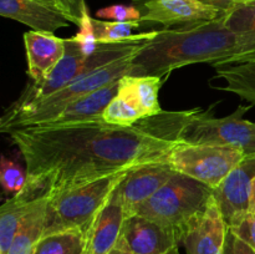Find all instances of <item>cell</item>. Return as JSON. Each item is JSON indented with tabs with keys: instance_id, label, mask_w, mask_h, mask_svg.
<instances>
[{
	"instance_id": "obj_17",
	"label": "cell",
	"mask_w": 255,
	"mask_h": 254,
	"mask_svg": "<svg viewBox=\"0 0 255 254\" xmlns=\"http://www.w3.org/2000/svg\"><path fill=\"white\" fill-rule=\"evenodd\" d=\"M119 81L120 80H117L92 94L75 100L45 125L77 124L102 119V114L107 105L116 97L119 91Z\"/></svg>"
},
{
	"instance_id": "obj_11",
	"label": "cell",
	"mask_w": 255,
	"mask_h": 254,
	"mask_svg": "<svg viewBox=\"0 0 255 254\" xmlns=\"http://www.w3.org/2000/svg\"><path fill=\"white\" fill-rule=\"evenodd\" d=\"M176 173L167 162L144 164L131 169L117 186L127 218L133 216L137 209L153 197Z\"/></svg>"
},
{
	"instance_id": "obj_5",
	"label": "cell",
	"mask_w": 255,
	"mask_h": 254,
	"mask_svg": "<svg viewBox=\"0 0 255 254\" xmlns=\"http://www.w3.org/2000/svg\"><path fill=\"white\" fill-rule=\"evenodd\" d=\"M213 189L184 174L176 173L134 214L174 229L183 239L189 224L206 211Z\"/></svg>"
},
{
	"instance_id": "obj_2",
	"label": "cell",
	"mask_w": 255,
	"mask_h": 254,
	"mask_svg": "<svg viewBox=\"0 0 255 254\" xmlns=\"http://www.w3.org/2000/svg\"><path fill=\"white\" fill-rule=\"evenodd\" d=\"M226 15V14H224ZM184 25L177 29L156 30L131 65L133 76H159L193 64L224 66L234 56L237 41L226 17Z\"/></svg>"
},
{
	"instance_id": "obj_34",
	"label": "cell",
	"mask_w": 255,
	"mask_h": 254,
	"mask_svg": "<svg viewBox=\"0 0 255 254\" xmlns=\"http://www.w3.org/2000/svg\"><path fill=\"white\" fill-rule=\"evenodd\" d=\"M166 254H179L178 247H177V248H174V249H172V251H169L168 253H166Z\"/></svg>"
},
{
	"instance_id": "obj_31",
	"label": "cell",
	"mask_w": 255,
	"mask_h": 254,
	"mask_svg": "<svg viewBox=\"0 0 255 254\" xmlns=\"http://www.w3.org/2000/svg\"><path fill=\"white\" fill-rule=\"evenodd\" d=\"M206 4L212 5V6H216L218 9L223 10V11H228L229 9L234 6H238V5H244L249 4V2H253L255 0H202Z\"/></svg>"
},
{
	"instance_id": "obj_20",
	"label": "cell",
	"mask_w": 255,
	"mask_h": 254,
	"mask_svg": "<svg viewBox=\"0 0 255 254\" xmlns=\"http://www.w3.org/2000/svg\"><path fill=\"white\" fill-rule=\"evenodd\" d=\"M49 193L40 196L20 223L7 254H34L44 237Z\"/></svg>"
},
{
	"instance_id": "obj_24",
	"label": "cell",
	"mask_w": 255,
	"mask_h": 254,
	"mask_svg": "<svg viewBox=\"0 0 255 254\" xmlns=\"http://www.w3.org/2000/svg\"><path fill=\"white\" fill-rule=\"evenodd\" d=\"M105 122L117 126H133L141 120L146 119L138 107L134 106L126 97L117 94L116 97L107 105L102 114Z\"/></svg>"
},
{
	"instance_id": "obj_33",
	"label": "cell",
	"mask_w": 255,
	"mask_h": 254,
	"mask_svg": "<svg viewBox=\"0 0 255 254\" xmlns=\"http://www.w3.org/2000/svg\"><path fill=\"white\" fill-rule=\"evenodd\" d=\"M110 254H132V253L129 251H127L126 248H124V247H122V246L117 244L116 248H115L114 251H112Z\"/></svg>"
},
{
	"instance_id": "obj_12",
	"label": "cell",
	"mask_w": 255,
	"mask_h": 254,
	"mask_svg": "<svg viewBox=\"0 0 255 254\" xmlns=\"http://www.w3.org/2000/svg\"><path fill=\"white\" fill-rule=\"evenodd\" d=\"M227 232L228 224L212 196L206 211L187 228L182 244L187 254H224Z\"/></svg>"
},
{
	"instance_id": "obj_9",
	"label": "cell",
	"mask_w": 255,
	"mask_h": 254,
	"mask_svg": "<svg viewBox=\"0 0 255 254\" xmlns=\"http://www.w3.org/2000/svg\"><path fill=\"white\" fill-rule=\"evenodd\" d=\"M117 244L132 254H166L182 244V237L174 229L133 214L125 222Z\"/></svg>"
},
{
	"instance_id": "obj_3",
	"label": "cell",
	"mask_w": 255,
	"mask_h": 254,
	"mask_svg": "<svg viewBox=\"0 0 255 254\" xmlns=\"http://www.w3.org/2000/svg\"><path fill=\"white\" fill-rule=\"evenodd\" d=\"M134 56L124 57L117 61L92 70L81 75L67 86L55 92L54 95L45 97L35 104L27 105L17 110L5 109L0 119V131L9 133L12 129L25 128V127L41 126L60 114L66 106L75 100L81 99L86 95L92 94L112 82L117 81L125 75L131 72V65Z\"/></svg>"
},
{
	"instance_id": "obj_16",
	"label": "cell",
	"mask_w": 255,
	"mask_h": 254,
	"mask_svg": "<svg viewBox=\"0 0 255 254\" xmlns=\"http://www.w3.org/2000/svg\"><path fill=\"white\" fill-rule=\"evenodd\" d=\"M39 187L26 182L24 188L7 199L0 209V254H7L20 223L40 196L46 194Z\"/></svg>"
},
{
	"instance_id": "obj_29",
	"label": "cell",
	"mask_w": 255,
	"mask_h": 254,
	"mask_svg": "<svg viewBox=\"0 0 255 254\" xmlns=\"http://www.w3.org/2000/svg\"><path fill=\"white\" fill-rule=\"evenodd\" d=\"M56 1L67 15L70 21L79 26L82 14L87 9L86 1L85 0H56Z\"/></svg>"
},
{
	"instance_id": "obj_15",
	"label": "cell",
	"mask_w": 255,
	"mask_h": 254,
	"mask_svg": "<svg viewBox=\"0 0 255 254\" xmlns=\"http://www.w3.org/2000/svg\"><path fill=\"white\" fill-rule=\"evenodd\" d=\"M27 75L31 81L45 79L65 55V39L54 32L29 30L24 34Z\"/></svg>"
},
{
	"instance_id": "obj_1",
	"label": "cell",
	"mask_w": 255,
	"mask_h": 254,
	"mask_svg": "<svg viewBox=\"0 0 255 254\" xmlns=\"http://www.w3.org/2000/svg\"><path fill=\"white\" fill-rule=\"evenodd\" d=\"M206 111L201 107L163 111L133 126H117L104 119L42 125L12 129L9 136L26 164V182L55 194L144 164L167 162L169 152L184 142L189 125Z\"/></svg>"
},
{
	"instance_id": "obj_8",
	"label": "cell",
	"mask_w": 255,
	"mask_h": 254,
	"mask_svg": "<svg viewBox=\"0 0 255 254\" xmlns=\"http://www.w3.org/2000/svg\"><path fill=\"white\" fill-rule=\"evenodd\" d=\"M141 5V22H157L169 29L174 25H192L211 21L226 11L202 0H136Z\"/></svg>"
},
{
	"instance_id": "obj_4",
	"label": "cell",
	"mask_w": 255,
	"mask_h": 254,
	"mask_svg": "<svg viewBox=\"0 0 255 254\" xmlns=\"http://www.w3.org/2000/svg\"><path fill=\"white\" fill-rule=\"evenodd\" d=\"M129 171L49 194L44 237L70 229H82L87 233L96 214Z\"/></svg>"
},
{
	"instance_id": "obj_28",
	"label": "cell",
	"mask_w": 255,
	"mask_h": 254,
	"mask_svg": "<svg viewBox=\"0 0 255 254\" xmlns=\"http://www.w3.org/2000/svg\"><path fill=\"white\" fill-rule=\"evenodd\" d=\"M229 229L255 251V213L248 212L238 223L229 227Z\"/></svg>"
},
{
	"instance_id": "obj_25",
	"label": "cell",
	"mask_w": 255,
	"mask_h": 254,
	"mask_svg": "<svg viewBox=\"0 0 255 254\" xmlns=\"http://www.w3.org/2000/svg\"><path fill=\"white\" fill-rule=\"evenodd\" d=\"M27 181L26 169L11 159L1 156L0 162V182L6 193H17L24 188Z\"/></svg>"
},
{
	"instance_id": "obj_14",
	"label": "cell",
	"mask_w": 255,
	"mask_h": 254,
	"mask_svg": "<svg viewBox=\"0 0 255 254\" xmlns=\"http://www.w3.org/2000/svg\"><path fill=\"white\" fill-rule=\"evenodd\" d=\"M126 219V212L116 188L90 224L85 254L111 253L121 238Z\"/></svg>"
},
{
	"instance_id": "obj_32",
	"label": "cell",
	"mask_w": 255,
	"mask_h": 254,
	"mask_svg": "<svg viewBox=\"0 0 255 254\" xmlns=\"http://www.w3.org/2000/svg\"><path fill=\"white\" fill-rule=\"evenodd\" d=\"M249 212L255 213V176L252 182L251 187V194H249Z\"/></svg>"
},
{
	"instance_id": "obj_26",
	"label": "cell",
	"mask_w": 255,
	"mask_h": 254,
	"mask_svg": "<svg viewBox=\"0 0 255 254\" xmlns=\"http://www.w3.org/2000/svg\"><path fill=\"white\" fill-rule=\"evenodd\" d=\"M75 41L79 44L80 49L82 50L86 56H90L94 54L95 50L97 49L99 44H97L96 35H95L94 24H92V17L90 15L89 7L84 11L81 17V21L79 25V32L75 36H72Z\"/></svg>"
},
{
	"instance_id": "obj_27",
	"label": "cell",
	"mask_w": 255,
	"mask_h": 254,
	"mask_svg": "<svg viewBox=\"0 0 255 254\" xmlns=\"http://www.w3.org/2000/svg\"><path fill=\"white\" fill-rule=\"evenodd\" d=\"M96 17L111 21H141L142 12L134 5L115 4L97 10Z\"/></svg>"
},
{
	"instance_id": "obj_22",
	"label": "cell",
	"mask_w": 255,
	"mask_h": 254,
	"mask_svg": "<svg viewBox=\"0 0 255 254\" xmlns=\"http://www.w3.org/2000/svg\"><path fill=\"white\" fill-rule=\"evenodd\" d=\"M92 24L97 44H120L125 41L146 40L151 39L156 34V30L142 34H132L134 29L141 26V21H104L97 17H92Z\"/></svg>"
},
{
	"instance_id": "obj_21",
	"label": "cell",
	"mask_w": 255,
	"mask_h": 254,
	"mask_svg": "<svg viewBox=\"0 0 255 254\" xmlns=\"http://www.w3.org/2000/svg\"><path fill=\"white\" fill-rule=\"evenodd\" d=\"M216 69L217 77L224 81V86L219 89L232 92L251 105H255V60Z\"/></svg>"
},
{
	"instance_id": "obj_19",
	"label": "cell",
	"mask_w": 255,
	"mask_h": 254,
	"mask_svg": "<svg viewBox=\"0 0 255 254\" xmlns=\"http://www.w3.org/2000/svg\"><path fill=\"white\" fill-rule=\"evenodd\" d=\"M162 82V77L159 76L125 75L119 81L117 94L126 97L134 106L138 107L144 117L156 116L164 111L158 100Z\"/></svg>"
},
{
	"instance_id": "obj_23",
	"label": "cell",
	"mask_w": 255,
	"mask_h": 254,
	"mask_svg": "<svg viewBox=\"0 0 255 254\" xmlns=\"http://www.w3.org/2000/svg\"><path fill=\"white\" fill-rule=\"evenodd\" d=\"M86 247V232L70 229L42 237L34 254H85Z\"/></svg>"
},
{
	"instance_id": "obj_7",
	"label": "cell",
	"mask_w": 255,
	"mask_h": 254,
	"mask_svg": "<svg viewBox=\"0 0 255 254\" xmlns=\"http://www.w3.org/2000/svg\"><path fill=\"white\" fill-rule=\"evenodd\" d=\"M249 106H239L232 115L213 117L214 106L197 117L184 133V142L194 144L232 147L246 151L247 154L255 152V122L244 119Z\"/></svg>"
},
{
	"instance_id": "obj_10",
	"label": "cell",
	"mask_w": 255,
	"mask_h": 254,
	"mask_svg": "<svg viewBox=\"0 0 255 254\" xmlns=\"http://www.w3.org/2000/svg\"><path fill=\"white\" fill-rule=\"evenodd\" d=\"M254 176L255 152L247 154L221 186L213 189V196L228 227L238 223L249 212V194Z\"/></svg>"
},
{
	"instance_id": "obj_30",
	"label": "cell",
	"mask_w": 255,
	"mask_h": 254,
	"mask_svg": "<svg viewBox=\"0 0 255 254\" xmlns=\"http://www.w3.org/2000/svg\"><path fill=\"white\" fill-rule=\"evenodd\" d=\"M224 254H255V251L228 227Z\"/></svg>"
},
{
	"instance_id": "obj_6",
	"label": "cell",
	"mask_w": 255,
	"mask_h": 254,
	"mask_svg": "<svg viewBox=\"0 0 255 254\" xmlns=\"http://www.w3.org/2000/svg\"><path fill=\"white\" fill-rule=\"evenodd\" d=\"M246 156L243 149L182 142L169 152L167 163L177 173L216 189Z\"/></svg>"
},
{
	"instance_id": "obj_18",
	"label": "cell",
	"mask_w": 255,
	"mask_h": 254,
	"mask_svg": "<svg viewBox=\"0 0 255 254\" xmlns=\"http://www.w3.org/2000/svg\"><path fill=\"white\" fill-rule=\"evenodd\" d=\"M224 17L237 41L236 54L227 65L255 60V1L232 7Z\"/></svg>"
},
{
	"instance_id": "obj_13",
	"label": "cell",
	"mask_w": 255,
	"mask_h": 254,
	"mask_svg": "<svg viewBox=\"0 0 255 254\" xmlns=\"http://www.w3.org/2000/svg\"><path fill=\"white\" fill-rule=\"evenodd\" d=\"M0 15L35 31L55 32L72 24L56 0H0Z\"/></svg>"
}]
</instances>
